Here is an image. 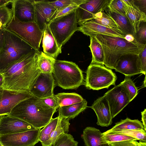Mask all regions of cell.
I'll list each match as a JSON object with an SVG mask.
<instances>
[{
  "label": "cell",
  "mask_w": 146,
  "mask_h": 146,
  "mask_svg": "<svg viewBox=\"0 0 146 146\" xmlns=\"http://www.w3.org/2000/svg\"><path fill=\"white\" fill-rule=\"evenodd\" d=\"M133 0L135 4L139 9L146 14V0Z\"/></svg>",
  "instance_id": "ee69618b"
},
{
  "label": "cell",
  "mask_w": 146,
  "mask_h": 146,
  "mask_svg": "<svg viewBox=\"0 0 146 146\" xmlns=\"http://www.w3.org/2000/svg\"><path fill=\"white\" fill-rule=\"evenodd\" d=\"M55 59L46 55L42 52L38 53L37 65L41 72L52 73Z\"/></svg>",
  "instance_id": "f1b7e54d"
},
{
  "label": "cell",
  "mask_w": 146,
  "mask_h": 146,
  "mask_svg": "<svg viewBox=\"0 0 146 146\" xmlns=\"http://www.w3.org/2000/svg\"><path fill=\"white\" fill-rule=\"evenodd\" d=\"M4 32L3 41L0 50L1 73L22 57L37 50L14 33L6 29Z\"/></svg>",
  "instance_id": "277c9868"
},
{
  "label": "cell",
  "mask_w": 146,
  "mask_h": 146,
  "mask_svg": "<svg viewBox=\"0 0 146 146\" xmlns=\"http://www.w3.org/2000/svg\"><path fill=\"white\" fill-rule=\"evenodd\" d=\"M126 14L133 29L135 35L139 25L143 21H146V14L141 11L135 4L133 0H122Z\"/></svg>",
  "instance_id": "ffe728a7"
},
{
  "label": "cell",
  "mask_w": 146,
  "mask_h": 146,
  "mask_svg": "<svg viewBox=\"0 0 146 146\" xmlns=\"http://www.w3.org/2000/svg\"><path fill=\"white\" fill-rule=\"evenodd\" d=\"M3 88L2 87H0V100H1L3 90Z\"/></svg>",
  "instance_id": "816d5d0a"
},
{
  "label": "cell",
  "mask_w": 146,
  "mask_h": 146,
  "mask_svg": "<svg viewBox=\"0 0 146 146\" xmlns=\"http://www.w3.org/2000/svg\"><path fill=\"white\" fill-rule=\"evenodd\" d=\"M55 85L52 73L40 72L31 84L29 92L33 96L43 99L53 96Z\"/></svg>",
  "instance_id": "8fae6325"
},
{
  "label": "cell",
  "mask_w": 146,
  "mask_h": 146,
  "mask_svg": "<svg viewBox=\"0 0 146 146\" xmlns=\"http://www.w3.org/2000/svg\"><path fill=\"white\" fill-rule=\"evenodd\" d=\"M4 29H0V50L1 49L4 36Z\"/></svg>",
  "instance_id": "c3c4849f"
},
{
  "label": "cell",
  "mask_w": 146,
  "mask_h": 146,
  "mask_svg": "<svg viewBox=\"0 0 146 146\" xmlns=\"http://www.w3.org/2000/svg\"><path fill=\"white\" fill-rule=\"evenodd\" d=\"M12 0H0V8L11 4Z\"/></svg>",
  "instance_id": "7dc6e473"
},
{
  "label": "cell",
  "mask_w": 146,
  "mask_h": 146,
  "mask_svg": "<svg viewBox=\"0 0 146 146\" xmlns=\"http://www.w3.org/2000/svg\"><path fill=\"white\" fill-rule=\"evenodd\" d=\"M111 146H146V142L129 140L109 143Z\"/></svg>",
  "instance_id": "60d3db41"
},
{
  "label": "cell",
  "mask_w": 146,
  "mask_h": 146,
  "mask_svg": "<svg viewBox=\"0 0 146 146\" xmlns=\"http://www.w3.org/2000/svg\"><path fill=\"white\" fill-rule=\"evenodd\" d=\"M141 119L145 130L146 131V109L141 112Z\"/></svg>",
  "instance_id": "f6af8a7d"
},
{
  "label": "cell",
  "mask_w": 146,
  "mask_h": 146,
  "mask_svg": "<svg viewBox=\"0 0 146 146\" xmlns=\"http://www.w3.org/2000/svg\"><path fill=\"white\" fill-rule=\"evenodd\" d=\"M115 74L104 65L90 63L86 71L85 85L87 88L98 90L115 85Z\"/></svg>",
  "instance_id": "8992f818"
},
{
  "label": "cell",
  "mask_w": 146,
  "mask_h": 146,
  "mask_svg": "<svg viewBox=\"0 0 146 146\" xmlns=\"http://www.w3.org/2000/svg\"><path fill=\"white\" fill-rule=\"evenodd\" d=\"M40 129L0 136L2 146H34L38 143Z\"/></svg>",
  "instance_id": "30bf717a"
},
{
  "label": "cell",
  "mask_w": 146,
  "mask_h": 146,
  "mask_svg": "<svg viewBox=\"0 0 146 146\" xmlns=\"http://www.w3.org/2000/svg\"><path fill=\"white\" fill-rule=\"evenodd\" d=\"M5 29L14 33L38 50L43 32L35 22H21L13 14L11 20Z\"/></svg>",
  "instance_id": "ba28073f"
},
{
  "label": "cell",
  "mask_w": 146,
  "mask_h": 146,
  "mask_svg": "<svg viewBox=\"0 0 146 146\" xmlns=\"http://www.w3.org/2000/svg\"><path fill=\"white\" fill-rule=\"evenodd\" d=\"M13 14L23 22H35L34 0H12Z\"/></svg>",
  "instance_id": "e0dca14e"
},
{
  "label": "cell",
  "mask_w": 146,
  "mask_h": 146,
  "mask_svg": "<svg viewBox=\"0 0 146 146\" xmlns=\"http://www.w3.org/2000/svg\"><path fill=\"white\" fill-rule=\"evenodd\" d=\"M135 39L139 43L146 44V21L141 22L135 34Z\"/></svg>",
  "instance_id": "74e56055"
},
{
  "label": "cell",
  "mask_w": 146,
  "mask_h": 146,
  "mask_svg": "<svg viewBox=\"0 0 146 146\" xmlns=\"http://www.w3.org/2000/svg\"><path fill=\"white\" fill-rule=\"evenodd\" d=\"M54 95L52 96L42 99L48 106L53 109L56 110L59 107Z\"/></svg>",
  "instance_id": "7bdbcfd3"
},
{
  "label": "cell",
  "mask_w": 146,
  "mask_h": 146,
  "mask_svg": "<svg viewBox=\"0 0 146 146\" xmlns=\"http://www.w3.org/2000/svg\"><path fill=\"white\" fill-rule=\"evenodd\" d=\"M56 111L46 105L42 99L32 96L17 104L8 115L21 119L36 129H40L50 121Z\"/></svg>",
  "instance_id": "7a4b0ae2"
},
{
  "label": "cell",
  "mask_w": 146,
  "mask_h": 146,
  "mask_svg": "<svg viewBox=\"0 0 146 146\" xmlns=\"http://www.w3.org/2000/svg\"><path fill=\"white\" fill-rule=\"evenodd\" d=\"M42 47L43 52L46 55L55 59L62 52L60 48L51 32L48 25L43 31Z\"/></svg>",
  "instance_id": "44dd1931"
},
{
  "label": "cell",
  "mask_w": 146,
  "mask_h": 146,
  "mask_svg": "<svg viewBox=\"0 0 146 146\" xmlns=\"http://www.w3.org/2000/svg\"><path fill=\"white\" fill-rule=\"evenodd\" d=\"M133 137L140 141L146 142V132L144 129H134L120 131L115 133Z\"/></svg>",
  "instance_id": "8d00e7d4"
},
{
  "label": "cell",
  "mask_w": 146,
  "mask_h": 146,
  "mask_svg": "<svg viewBox=\"0 0 146 146\" xmlns=\"http://www.w3.org/2000/svg\"><path fill=\"white\" fill-rule=\"evenodd\" d=\"M39 50L25 56L13 63L1 73L2 87L17 91H29L31 84L40 72L37 65Z\"/></svg>",
  "instance_id": "6da1fadb"
},
{
  "label": "cell",
  "mask_w": 146,
  "mask_h": 146,
  "mask_svg": "<svg viewBox=\"0 0 146 146\" xmlns=\"http://www.w3.org/2000/svg\"><path fill=\"white\" fill-rule=\"evenodd\" d=\"M86 146H109L104 141L103 133L98 129L92 127H87L83 130L81 135Z\"/></svg>",
  "instance_id": "7402d4cb"
},
{
  "label": "cell",
  "mask_w": 146,
  "mask_h": 146,
  "mask_svg": "<svg viewBox=\"0 0 146 146\" xmlns=\"http://www.w3.org/2000/svg\"><path fill=\"white\" fill-rule=\"evenodd\" d=\"M34 6L35 22L43 32L57 9L47 0H34Z\"/></svg>",
  "instance_id": "9a60e30c"
},
{
  "label": "cell",
  "mask_w": 146,
  "mask_h": 146,
  "mask_svg": "<svg viewBox=\"0 0 146 146\" xmlns=\"http://www.w3.org/2000/svg\"><path fill=\"white\" fill-rule=\"evenodd\" d=\"M111 146V145H110V146Z\"/></svg>",
  "instance_id": "11a10c76"
},
{
  "label": "cell",
  "mask_w": 146,
  "mask_h": 146,
  "mask_svg": "<svg viewBox=\"0 0 146 146\" xmlns=\"http://www.w3.org/2000/svg\"><path fill=\"white\" fill-rule=\"evenodd\" d=\"M0 146H2V145H1L0 144Z\"/></svg>",
  "instance_id": "db71d44e"
},
{
  "label": "cell",
  "mask_w": 146,
  "mask_h": 146,
  "mask_svg": "<svg viewBox=\"0 0 146 146\" xmlns=\"http://www.w3.org/2000/svg\"><path fill=\"white\" fill-rule=\"evenodd\" d=\"M145 81H146V76L145 77L144 80L143 81V84L142 86V88L145 87L146 86V84H145Z\"/></svg>",
  "instance_id": "f5cc1de1"
},
{
  "label": "cell",
  "mask_w": 146,
  "mask_h": 146,
  "mask_svg": "<svg viewBox=\"0 0 146 146\" xmlns=\"http://www.w3.org/2000/svg\"><path fill=\"white\" fill-rule=\"evenodd\" d=\"M100 44L103 50L104 65L110 69H115L117 63L122 56L138 55L145 45L138 42H130L124 38L97 35L93 36Z\"/></svg>",
  "instance_id": "3957f363"
},
{
  "label": "cell",
  "mask_w": 146,
  "mask_h": 146,
  "mask_svg": "<svg viewBox=\"0 0 146 146\" xmlns=\"http://www.w3.org/2000/svg\"><path fill=\"white\" fill-rule=\"evenodd\" d=\"M13 15L12 8L7 6L0 8V29H4L11 20Z\"/></svg>",
  "instance_id": "1f68e13d"
},
{
  "label": "cell",
  "mask_w": 146,
  "mask_h": 146,
  "mask_svg": "<svg viewBox=\"0 0 146 146\" xmlns=\"http://www.w3.org/2000/svg\"><path fill=\"white\" fill-rule=\"evenodd\" d=\"M87 0H59L48 1L49 3L54 6L57 10H59L72 4L79 5L85 3Z\"/></svg>",
  "instance_id": "e575fe53"
},
{
  "label": "cell",
  "mask_w": 146,
  "mask_h": 146,
  "mask_svg": "<svg viewBox=\"0 0 146 146\" xmlns=\"http://www.w3.org/2000/svg\"><path fill=\"white\" fill-rule=\"evenodd\" d=\"M54 96L59 108L79 103L84 99L80 95L75 93H61Z\"/></svg>",
  "instance_id": "4316f807"
},
{
  "label": "cell",
  "mask_w": 146,
  "mask_h": 146,
  "mask_svg": "<svg viewBox=\"0 0 146 146\" xmlns=\"http://www.w3.org/2000/svg\"><path fill=\"white\" fill-rule=\"evenodd\" d=\"M58 121V117L52 118L50 121L41 130H40L38 137V141L42 145L49 139L52 132L55 129Z\"/></svg>",
  "instance_id": "f546056e"
},
{
  "label": "cell",
  "mask_w": 146,
  "mask_h": 146,
  "mask_svg": "<svg viewBox=\"0 0 146 146\" xmlns=\"http://www.w3.org/2000/svg\"><path fill=\"white\" fill-rule=\"evenodd\" d=\"M103 138L104 141L108 143L127 141L137 140L136 139L131 137L115 133L103 134Z\"/></svg>",
  "instance_id": "4dcf8cb0"
},
{
  "label": "cell",
  "mask_w": 146,
  "mask_h": 146,
  "mask_svg": "<svg viewBox=\"0 0 146 146\" xmlns=\"http://www.w3.org/2000/svg\"><path fill=\"white\" fill-rule=\"evenodd\" d=\"M87 107V102L85 99L79 103L70 105L59 107L58 116L69 120L74 118Z\"/></svg>",
  "instance_id": "cb8c5ba5"
},
{
  "label": "cell",
  "mask_w": 146,
  "mask_h": 146,
  "mask_svg": "<svg viewBox=\"0 0 146 146\" xmlns=\"http://www.w3.org/2000/svg\"><path fill=\"white\" fill-rule=\"evenodd\" d=\"M110 0H87L76 10L77 23L80 26L85 22L94 19L95 15L105 11Z\"/></svg>",
  "instance_id": "7c38bea8"
},
{
  "label": "cell",
  "mask_w": 146,
  "mask_h": 146,
  "mask_svg": "<svg viewBox=\"0 0 146 146\" xmlns=\"http://www.w3.org/2000/svg\"><path fill=\"white\" fill-rule=\"evenodd\" d=\"M77 31L90 37L100 35L124 38L125 36L118 29L107 27L95 22L93 19L85 22L78 27Z\"/></svg>",
  "instance_id": "2e32d148"
},
{
  "label": "cell",
  "mask_w": 146,
  "mask_h": 146,
  "mask_svg": "<svg viewBox=\"0 0 146 146\" xmlns=\"http://www.w3.org/2000/svg\"><path fill=\"white\" fill-rule=\"evenodd\" d=\"M90 44L89 46L92 55L91 63L104 65V54L100 44L93 36H90Z\"/></svg>",
  "instance_id": "83f0119b"
},
{
  "label": "cell",
  "mask_w": 146,
  "mask_h": 146,
  "mask_svg": "<svg viewBox=\"0 0 146 146\" xmlns=\"http://www.w3.org/2000/svg\"><path fill=\"white\" fill-rule=\"evenodd\" d=\"M120 83L123 86L127 91L131 102L138 94L137 88L129 76H125L124 80Z\"/></svg>",
  "instance_id": "d6a6232c"
},
{
  "label": "cell",
  "mask_w": 146,
  "mask_h": 146,
  "mask_svg": "<svg viewBox=\"0 0 146 146\" xmlns=\"http://www.w3.org/2000/svg\"><path fill=\"white\" fill-rule=\"evenodd\" d=\"M115 70L125 76L130 77L142 73L138 55L135 54L122 56L117 62Z\"/></svg>",
  "instance_id": "ac0fdd59"
},
{
  "label": "cell",
  "mask_w": 146,
  "mask_h": 146,
  "mask_svg": "<svg viewBox=\"0 0 146 146\" xmlns=\"http://www.w3.org/2000/svg\"><path fill=\"white\" fill-rule=\"evenodd\" d=\"M104 11L113 19L118 26V29L122 31L125 35L127 34L131 35L135 39L133 28L126 14L113 11L108 7Z\"/></svg>",
  "instance_id": "603a6c76"
},
{
  "label": "cell",
  "mask_w": 146,
  "mask_h": 146,
  "mask_svg": "<svg viewBox=\"0 0 146 146\" xmlns=\"http://www.w3.org/2000/svg\"><path fill=\"white\" fill-rule=\"evenodd\" d=\"M37 129L27 122L9 115L0 116V136Z\"/></svg>",
  "instance_id": "5bb4252c"
},
{
  "label": "cell",
  "mask_w": 146,
  "mask_h": 146,
  "mask_svg": "<svg viewBox=\"0 0 146 146\" xmlns=\"http://www.w3.org/2000/svg\"><path fill=\"white\" fill-rule=\"evenodd\" d=\"M78 24L76 10L50 22V30L60 48H61L77 31Z\"/></svg>",
  "instance_id": "52a82bcc"
},
{
  "label": "cell",
  "mask_w": 146,
  "mask_h": 146,
  "mask_svg": "<svg viewBox=\"0 0 146 146\" xmlns=\"http://www.w3.org/2000/svg\"><path fill=\"white\" fill-rule=\"evenodd\" d=\"M3 76L2 74L0 73V87H2L3 83Z\"/></svg>",
  "instance_id": "f907efd6"
},
{
  "label": "cell",
  "mask_w": 146,
  "mask_h": 146,
  "mask_svg": "<svg viewBox=\"0 0 146 146\" xmlns=\"http://www.w3.org/2000/svg\"><path fill=\"white\" fill-rule=\"evenodd\" d=\"M32 96L27 91L4 89L0 100V116L9 115L11 110L17 104Z\"/></svg>",
  "instance_id": "4fadbf2b"
},
{
  "label": "cell",
  "mask_w": 146,
  "mask_h": 146,
  "mask_svg": "<svg viewBox=\"0 0 146 146\" xmlns=\"http://www.w3.org/2000/svg\"><path fill=\"white\" fill-rule=\"evenodd\" d=\"M52 74L55 84L64 89H76L83 83L82 71L72 62L56 59Z\"/></svg>",
  "instance_id": "5b68a950"
},
{
  "label": "cell",
  "mask_w": 146,
  "mask_h": 146,
  "mask_svg": "<svg viewBox=\"0 0 146 146\" xmlns=\"http://www.w3.org/2000/svg\"><path fill=\"white\" fill-rule=\"evenodd\" d=\"M142 74L145 75L146 73V44L138 55Z\"/></svg>",
  "instance_id": "b9f144b4"
},
{
  "label": "cell",
  "mask_w": 146,
  "mask_h": 146,
  "mask_svg": "<svg viewBox=\"0 0 146 146\" xmlns=\"http://www.w3.org/2000/svg\"><path fill=\"white\" fill-rule=\"evenodd\" d=\"M90 108L95 112L97 116V124L102 127H107L112 123V118L106 95L96 100Z\"/></svg>",
  "instance_id": "d6986e66"
},
{
  "label": "cell",
  "mask_w": 146,
  "mask_h": 146,
  "mask_svg": "<svg viewBox=\"0 0 146 146\" xmlns=\"http://www.w3.org/2000/svg\"><path fill=\"white\" fill-rule=\"evenodd\" d=\"M124 38L126 40L130 42H137L133 36L131 34L125 35Z\"/></svg>",
  "instance_id": "bcb514c9"
},
{
  "label": "cell",
  "mask_w": 146,
  "mask_h": 146,
  "mask_svg": "<svg viewBox=\"0 0 146 146\" xmlns=\"http://www.w3.org/2000/svg\"><path fill=\"white\" fill-rule=\"evenodd\" d=\"M108 7L115 12L123 14H126L122 0H110Z\"/></svg>",
  "instance_id": "f35d334b"
},
{
  "label": "cell",
  "mask_w": 146,
  "mask_h": 146,
  "mask_svg": "<svg viewBox=\"0 0 146 146\" xmlns=\"http://www.w3.org/2000/svg\"><path fill=\"white\" fill-rule=\"evenodd\" d=\"M143 129H144L143 125L140 121L137 119L132 120L127 118L116 123L111 128L103 132V134H104L123 131Z\"/></svg>",
  "instance_id": "d4e9b609"
},
{
  "label": "cell",
  "mask_w": 146,
  "mask_h": 146,
  "mask_svg": "<svg viewBox=\"0 0 146 146\" xmlns=\"http://www.w3.org/2000/svg\"><path fill=\"white\" fill-rule=\"evenodd\" d=\"M57 125L51 133L48 140L42 146H54L55 143L60 137L64 134L68 133L70 123L69 119L61 118L58 116Z\"/></svg>",
  "instance_id": "484cf974"
},
{
  "label": "cell",
  "mask_w": 146,
  "mask_h": 146,
  "mask_svg": "<svg viewBox=\"0 0 146 146\" xmlns=\"http://www.w3.org/2000/svg\"><path fill=\"white\" fill-rule=\"evenodd\" d=\"M104 94L106 96L112 118L130 102L127 91L121 83L115 86Z\"/></svg>",
  "instance_id": "9c48e42d"
},
{
  "label": "cell",
  "mask_w": 146,
  "mask_h": 146,
  "mask_svg": "<svg viewBox=\"0 0 146 146\" xmlns=\"http://www.w3.org/2000/svg\"><path fill=\"white\" fill-rule=\"evenodd\" d=\"M78 142L69 134L61 135L56 141L54 146H78Z\"/></svg>",
  "instance_id": "d590c367"
},
{
  "label": "cell",
  "mask_w": 146,
  "mask_h": 146,
  "mask_svg": "<svg viewBox=\"0 0 146 146\" xmlns=\"http://www.w3.org/2000/svg\"><path fill=\"white\" fill-rule=\"evenodd\" d=\"M103 15L101 18H95L93 20L95 22L110 28H117L118 26L113 20L109 15L106 14L104 11H102Z\"/></svg>",
  "instance_id": "836d02e7"
},
{
  "label": "cell",
  "mask_w": 146,
  "mask_h": 146,
  "mask_svg": "<svg viewBox=\"0 0 146 146\" xmlns=\"http://www.w3.org/2000/svg\"><path fill=\"white\" fill-rule=\"evenodd\" d=\"M79 6V5L76 4H72L59 10H57L51 18V21L57 18L64 16L76 10Z\"/></svg>",
  "instance_id": "ab89813d"
},
{
  "label": "cell",
  "mask_w": 146,
  "mask_h": 146,
  "mask_svg": "<svg viewBox=\"0 0 146 146\" xmlns=\"http://www.w3.org/2000/svg\"><path fill=\"white\" fill-rule=\"evenodd\" d=\"M103 14L102 11L100 12L96 13L94 17V19L95 18H101L102 17Z\"/></svg>",
  "instance_id": "681fc988"
}]
</instances>
